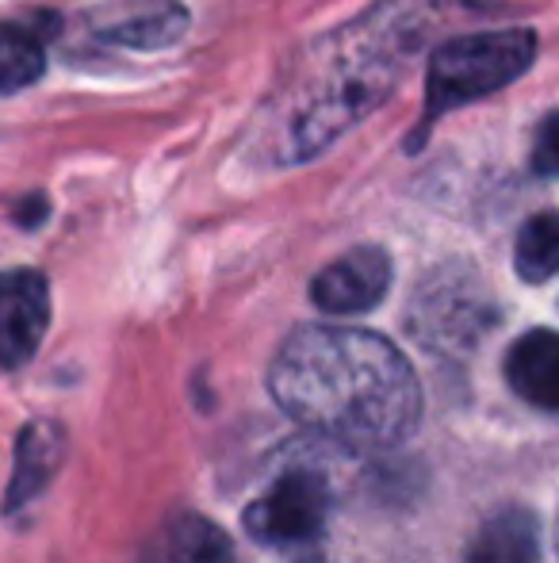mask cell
<instances>
[{"label": "cell", "mask_w": 559, "mask_h": 563, "mask_svg": "<svg viewBox=\"0 0 559 563\" xmlns=\"http://www.w3.org/2000/svg\"><path fill=\"white\" fill-rule=\"evenodd\" d=\"M142 563H234V544L211 518L177 510L149 533Z\"/></svg>", "instance_id": "cell-8"}, {"label": "cell", "mask_w": 559, "mask_h": 563, "mask_svg": "<svg viewBox=\"0 0 559 563\" xmlns=\"http://www.w3.org/2000/svg\"><path fill=\"white\" fill-rule=\"evenodd\" d=\"M433 4L437 0H380L360 20L318 38L265 108L261 139L272 162H306L380 108L429 35Z\"/></svg>", "instance_id": "cell-1"}, {"label": "cell", "mask_w": 559, "mask_h": 563, "mask_svg": "<svg viewBox=\"0 0 559 563\" xmlns=\"http://www.w3.org/2000/svg\"><path fill=\"white\" fill-rule=\"evenodd\" d=\"M533 173L559 177V112H552L537 126V139H533Z\"/></svg>", "instance_id": "cell-14"}, {"label": "cell", "mask_w": 559, "mask_h": 563, "mask_svg": "<svg viewBox=\"0 0 559 563\" xmlns=\"http://www.w3.org/2000/svg\"><path fill=\"white\" fill-rule=\"evenodd\" d=\"M51 327V288L35 268L0 273V364L23 368Z\"/></svg>", "instance_id": "cell-5"}, {"label": "cell", "mask_w": 559, "mask_h": 563, "mask_svg": "<svg viewBox=\"0 0 559 563\" xmlns=\"http://www.w3.org/2000/svg\"><path fill=\"white\" fill-rule=\"evenodd\" d=\"M62 452H66V438H62V430L54 422H31L20 433L12 487H8V510L31 503L54 479V472L62 464Z\"/></svg>", "instance_id": "cell-10"}, {"label": "cell", "mask_w": 559, "mask_h": 563, "mask_svg": "<svg viewBox=\"0 0 559 563\" xmlns=\"http://www.w3.org/2000/svg\"><path fill=\"white\" fill-rule=\"evenodd\" d=\"M269 391L306 430L353 449H395L422 418L411 361L372 330L299 327L280 345Z\"/></svg>", "instance_id": "cell-2"}, {"label": "cell", "mask_w": 559, "mask_h": 563, "mask_svg": "<svg viewBox=\"0 0 559 563\" xmlns=\"http://www.w3.org/2000/svg\"><path fill=\"white\" fill-rule=\"evenodd\" d=\"M540 526L529 510H502L468 544L463 563H537Z\"/></svg>", "instance_id": "cell-11"}, {"label": "cell", "mask_w": 559, "mask_h": 563, "mask_svg": "<svg viewBox=\"0 0 559 563\" xmlns=\"http://www.w3.org/2000/svg\"><path fill=\"white\" fill-rule=\"evenodd\" d=\"M43 69H46L43 43L31 31L0 23V97L31 89L43 77Z\"/></svg>", "instance_id": "cell-13"}, {"label": "cell", "mask_w": 559, "mask_h": 563, "mask_svg": "<svg viewBox=\"0 0 559 563\" xmlns=\"http://www.w3.org/2000/svg\"><path fill=\"white\" fill-rule=\"evenodd\" d=\"M329 514V490L318 475L288 472L261 503L246 510V526L265 544H306L322 533Z\"/></svg>", "instance_id": "cell-4"}, {"label": "cell", "mask_w": 559, "mask_h": 563, "mask_svg": "<svg viewBox=\"0 0 559 563\" xmlns=\"http://www.w3.org/2000/svg\"><path fill=\"white\" fill-rule=\"evenodd\" d=\"M89 27L112 46L165 51L185 38L188 8L180 0H108L89 12Z\"/></svg>", "instance_id": "cell-6"}, {"label": "cell", "mask_w": 559, "mask_h": 563, "mask_svg": "<svg viewBox=\"0 0 559 563\" xmlns=\"http://www.w3.org/2000/svg\"><path fill=\"white\" fill-rule=\"evenodd\" d=\"M506 379L533 407L559 410V334L529 330L506 353Z\"/></svg>", "instance_id": "cell-9"}, {"label": "cell", "mask_w": 559, "mask_h": 563, "mask_svg": "<svg viewBox=\"0 0 559 563\" xmlns=\"http://www.w3.org/2000/svg\"><path fill=\"white\" fill-rule=\"evenodd\" d=\"M533 58H537V35L529 27L476 31V35L448 38L429 58L422 126H433L460 104H476L491 92H502L533 66Z\"/></svg>", "instance_id": "cell-3"}, {"label": "cell", "mask_w": 559, "mask_h": 563, "mask_svg": "<svg viewBox=\"0 0 559 563\" xmlns=\"http://www.w3.org/2000/svg\"><path fill=\"white\" fill-rule=\"evenodd\" d=\"M15 219H20L23 227H38L46 219V200L43 196H27V200L15 208Z\"/></svg>", "instance_id": "cell-15"}, {"label": "cell", "mask_w": 559, "mask_h": 563, "mask_svg": "<svg viewBox=\"0 0 559 563\" xmlns=\"http://www.w3.org/2000/svg\"><path fill=\"white\" fill-rule=\"evenodd\" d=\"M514 268L522 280L545 284L559 273V216L545 211V216H533L529 223L517 234L514 250Z\"/></svg>", "instance_id": "cell-12"}, {"label": "cell", "mask_w": 559, "mask_h": 563, "mask_svg": "<svg viewBox=\"0 0 559 563\" xmlns=\"http://www.w3.org/2000/svg\"><path fill=\"white\" fill-rule=\"evenodd\" d=\"M391 288V257L376 245L337 257L311 284V299L326 314H360L383 303Z\"/></svg>", "instance_id": "cell-7"}]
</instances>
